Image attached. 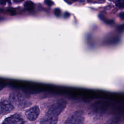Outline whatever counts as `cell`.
I'll return each instance as SVG.
<instances>
[{
	"label": "cell",
	"mask_w": 124,
	"mask_h": 124,
	"mask_svg": "<svg viewBox=\"0 0 124 124\" xmlns=\"http://www.w3.org/2000/svg\"><path fill=\"white\" fill-rule=\"evenodd\" d=\"M9 98L11 102L19 108H24L31 104L29 97L26 94L20 92L12 93L10 95Z\"/></svg>",
	"instance_id": "6da1fadb"
},
{
	"label": "cell",
	"mask_w": 124,
	"mask_h": 124,
	"mask_svg": "<svg viewBox=\"0 0 124 124\" xmlns=\"http://www.w3.org/2000/svg\"><path fill=\"white\" fill-rule=\"evenodd\" d=\"M66 106V101L65 100H59L53 104L49 108L48 112L58 116L62 112Z\"/></svg>",
	"instance_id": "7a4b0ae2"
},
{
	"label": "cell",
	"mask_w": 124,
	"mask_h": 124,
	"mask_svg": "<svg viewBox=\"0 0 124 124\" xmlns=\"http://www.w3.org/2000/svg\"><path fill=\"white\" fill-rule=\"evenodd\" d=\"M84 121L83 112L78 110L73 112L66 120L64 124H83Z\"/></svg>",
	"instance_id": "3957f363"
},
{
	"label": "cell",
	"mask_w": 124,
	"mask_h": 124,
	"mask_svg": "<svg viewBox=\"0 0 124 124\" xmlns=\"http://www.w3.org/2000/svg\"><path fill=\"white\" fill-rule=\"evenodd\" d=\"M1 124H25V122L20 114L16 113L6 118Z\"/></svg>",
	"instance_id": "277c9868"
},
{
	"label": "cell",
	"mask_w": 124,
	"mask_h": 124,
	"mask_svg": "<svg viewBox=\"0 0 124 124\" xmlns=\"http://www.w3.org/2000/svg\"><path fill=\"white\" fill-rule=\"evenodd\" d=\"M40 113V109L38 106H33L28 109H27L25 112V115L30 121H33L35 120Z\"/></svg>",
	"instance_id": "5b68a950"
},
{
	"label": "cell",
	"mask_w": 124,
	"mask_h": 124,
	"mask_svg": "<svg viewBox=\"0 0 124 124\" xmlns=\"http://www.w3.org/2000/svg\"><path fill=\"white\" fill-rule=\"evenodd\" d=\"M58 116L48 112L43 117L40 121V124H57Z\"/></svg>",
	"instance_id": "8992f818"
},
{
	"label": "cell",
	"mask_w": 124,
	"mask_h": 124,
	"mask_svg": "<svg viewBox=\"0 0 124 124\" xmlns=\"http://www.w3.org/2000/svg\"><path fill=\"white\" fill-rule=\"evenodd\" d=\"M14 109L12 104L6 99H3L0 101V112L1 114H6L11 111Z\"/></svg>",
	"instance_id": "52a82bcc"
},
{
	"label": "cell",
	"mask_w": 124,
	"mask_h": 124,
	"mask_svg": "<svg viewBox=\"0 0 124 124\" xmlns=\"http://www.w3.org/2000/svg\"><path fill=\"white\" fill-rule=\"evenodd\" d=\"M24 7L28 10H32L34 8V3L31 1H27L24 4Z\"/></svg>",
	"instance_id": "ba28073f"
},
{
	"label": "cell",
	"mask_w": 124,
	"mask_h": 124,
	"mask_svg": "<svg viewBox=\"0 0 124 124\" xmlns=\"http://www.w3.org/2000/svg\"><path fill=\"white\" fill-rule=\"evenodd\" d=\"M115 4L118 8H124V0H116Z\"/></svg>",
	"instance_id": "9c48e42d"
},
{
	"label": "cell",
	"mask_w": 124,
	"mask_h": 124,
	"mask_svg": "<svg viewBox=\"0 0 124 124\" xmlns=\"http://www.w3.org/2000/svg\"><path fill=\"white\" fill-rule=\"evenodd\" d=\"M54 14L56 16H60L61 14V10L58 8H56L54 10Z\"/></svg>",
	"instance_id": "30bf717a"
},
{
	"label": "cell",
	"mask_w": 124,
	"mask_h": 124,
	"mask_svg": "<svg viewBox=\"0 0 124 124\" xmlns=\"http://www.w3.org/2000/svg\"><path fill=\"white\" fill-rule=\"evenodd\" d=\"M45 3L48 6H51L53 4V2L52 1H51L50 0H46L45 1Z\"/></svg>",
	"instance_id": "8fae6325"
},
{
	"label": "cell",
	"mask_w": 124,
	"mask_h": 124,
	"mask_svg": "<svg viewBox=\"0 0 124 124\" xmlns=\"http://www.w3.org/2000/svg\"><path fill=\"white\" fill-rule=\"evenodd\" d=\"M115 120H111L109 122H108L106 124H115Z\"/></svg>",
	"instance_id": "7c38bea8"
},
{
	"label": "cell",
	"mask_w": 124,
	"mask_h": 124,
	"mask_svg": "<svg viewBox=\"0 0 124 124\" xmlns=\"http://www.w3.org/2000/svg\"><path fill=\"white\" fill-rule=\"evenodd\" d=\"M8 0H0V4L1 5H4Z\"/></svg>",
	"instance_id": "4fadbf2b"
},
{
	"label": "cell",
	"mask_w": 124,
	"mask_h": 124,
	"mask_svg": "<svg viewBox=\"0 0 124 124\" xmlns=\"http://www.w3.org/2000/svg\"><path fill=\"white\" fill-rule=\"evenodd\" d=\"M120 16L122 18L124 19V12H123V13H120Z\"/></svg>",
	"instance_id": "5bb4252c"
},
{
	"label": "cell",
	"mask_w": 124,
	"mask_h": 124,
	"mask_svg": "<svg viewBox=\"0 0 124 124\" xmlns=\"http://www.w3.org/2000/svg\"><path fill=\"white\" fill-rule=\"evenodd\" d=\"M70 16V14L68 13H65V15H64V16L65 17H68Z\"/></svg>",
	"instance_id": "9a60e30c"
},
{
	"label": "cell",
	"mask_w": 124,
	"mask_h": 124,
	"mask_svg": "<svg viewBox=\"0 0 124 124\" xmlns=\"http://www.w3.org/2000/svg\"><path fill=\"white\" fill-rule=\"evenodd\" d=\"M24 0H14V1L16 2H21L22 1H23Z\"/></svg>",
	"instance_id": "2e32d148"
},
{
	"label": "cell",
	"mask_w": 124,
	"mask_h": 124,
	"mask_svg": "<svg viewBox=\"0 0 124 124\" xmlns=\"http://www.w3.org/2000/svg\"><path fill=\"white\" fill-rule=\"evenodd\" d=\"M72 1H77L78 0H71Z\"/></svg>",
	"instance_id": "e0dca14e"
}]
</instances>
